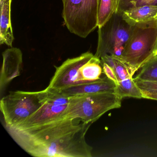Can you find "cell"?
I'll use <instances>...</instances> for the list:
<instances>
[{
	"label": "cell",
	"instance_id": "1",
	"mask_svg": "<svg viewBox=\"0 0 157 157\" xmlns=\"http://www.w3.org/2000/svg\"><path fill=\"white\" fill-rule=\"evenodd\" d=\"M92 123L60 117L42 124L6 128L26 152L37 157H91L93 148L85 136Z\"/></svg>",
	"mask_w": 157,
	"mask_h": 157
},
{
	"label": "cell",
	"instance_id": "2",
	"mask_svg": "<svg viewBox=\"0 0 157 157\" xmlns=\"http://www.w3.org/2000/svg\"><path fill=\"white\" fill-rule=\"evenodd\" d=\"M56 71L46 88L54 91L70 86L96 81L103 73L101 59L90 52L68 59Z\"/></svg>",
	"mask_w": 157,
	"mask_h": 157
},
{
	"label": "cell",
	"instance_id": "3",
	"mask_svg": "<svg viewBox=\"0 0 157 157\" xmlns=\"http://www.w3.org/2000/svg\"><path fill=\"white\" fill-rule=\"evenodd\" d=\"M157 20L135 25L119 59L133 76L146 63L156 56Z\"/></svg>",
	"mask_w": 157,
	"mask_h": 157
},
{
	"label": "cell",
	"instance_id": "4",
	"mask_svg": "<svg viewBox=\"0 0 157 157\" xmlns=\"http://www.w3.org/2000/svg\"><path fill=\"white\" fill-rule=\"evenodd\" d=\"M121 100L114 92L71 96L63 117L93 124L108 111L120 108Z\"/></svg>",
	"mask_w": 157,
	"mask_h": 157
},
{
	"label": "cell",
	"instance_id": "5",
	"mask_svg": "<svg viewBox=\"0 0 157 157\" xmlns=\"http://www.w3.org/2000/svg\"><path fill=\"white\" fill-rule=\"evenodd\" d=\"M62 18L68 30L86 38L98 27V0H62Z\"/></svg>",
	"mask_w": 157,
	"mask_h": 157
},
{
	"label": "cell",
	"instance_id": "6",
	"mask_svg": "<svg viewBox=\"0 0 157 157\" xmlns=\"http://www.w3.org/2000/svg\"><path fill=\"white\" fill-rule=\"evenodd\" d=\"M44 104L42 91L11 92L1 100L5 127L14 128L24 122Z\"/></svg>",
	"mask_w": 157,
	"mask_h": 157
},
{
	"label": "cell",
	"instance_id": "7",
	"mask_svg": "<svg viewBox=\"0 0 157 157\" xmlns=\"http://www.w3.org/2000/svg\"><path fill=\"white\" fill-rule=\"evenodd\" d=\"M134 25L125 21L119 12L98 28V41L94 56L101 59L105 55L120 58L133 31Z\"/></svg>",
	"mask_w": 157,
	"mask_h": 157
},
{
	"label": "cell",
	"instance_id": "8",
	"mask_svg": "<svg viewBox=\"0 0 157 157\" xmlns=\"http://www.w3.org/2000/svg\"><path fill=\"white\" fill-rule=\"evenodd\" d=\"M42 91L44 104L24 122L14 128H24L42 124L63 117L69 103V97L50 91Z\"/></svg>",
	"mask_w": 157,
	"mask_h": 157
},
{
	"label": "cell",
	"instance_id": "9",
	"mask_svg": "<svg viewBox=\"0 0 157 157\" xmlns=\"http://www.w3.org/2000/svg\"><path fill=\"white\" fill-rule=\"evenodd\" d=\"M2 55L3 62L0 75L1 91L13 79L21 75L23 65L22 53L19 48L6 49Z\"/></svg>",
	"mask_w": 157,
	"mask_h": 157
},
{
	"label": "cell",
	"instance_id": "10",
	"mask_svg": "<svg viewBox=\"0 0 157 157\" xmlns=\"http://www.w3.org/2000/svg\"><path fill=\"white\" fill-rule=\"evenodd\" d=\"M116 86V84L105 76L96 81L49 91L71 97L104 92H114Z\"/></svg>",
	"mask_w": 157,
	"mask_h": 157
},
{
	"label": "cell",
	"instance_id": "11",
	"mask_svg": "<svg viewBox=\"0 0 157 157\" xmlns=\"http://www.w3.org/2000/svg\"><path fill=\"white\" fill-rule=\"evenodd\" d=\"M131 25L144 23L157 19V6L145 5L118 11Z\"/></svg>",
	"mask_w": 157,
	"mask_h": 157
},
{
	"label": "cell",
	"instance_id": "12",
	"mask_svg": "<svg viewBox=\"0 0 157 157\" xmlns=\"http://www.w3.org/2000/svg\"><path fill=\"white\" fill-rule=\"evenodd\" d=\"M12 2V0H0V44H5L10 47L14 40L11 19Z\"/></svg>",
	"mask_w": 157,
	"mask_h": 157
},
{
	"label": "cell",
	"instance_id": "13",
	"mask_svg": "<svg viewBox=\"0 0 157 157\" xmlns=\"http://www.w3.org/2000/svg\"><path fill=\"white\" fill-rule=\"evenodd\" d=\"M120 0H98V27L104 25L117 13Z\"/></svg>",
	"mask_w": 157,
	"mask_h": 157
},
{
	"label": "cell",
	"instance_id": "14",
	"mask_svg": "<svg viewBox=\"0 0 157 157\" xmlns=\"http://www.w3.org/2000/svg\"><path fill=\"white\" fill-rule=\"evenodd\" d=\"M114 92L121 99L126 97L137 99L143 98L141 91L136 84L133 77L118 82Z\"/></svg>",
	"mask_w": 157,
	"mask_h": 157
},
{
	"label": "cell",
	"instance_id": "15",
	"mask_svg": "<svg viewBox=\"0 0 157 157\" xmlns=\"http://www.w3.org/2000/svg\"><path fill=\"white\" fill-rule=\"evenodd\" d=\"M101 61L110 66L113 69L118 82L127 78L133 77L127 66L118 58L110 55H105L101 58Z\"/></svg>",
	"mask_w": 157,
	"mask_h": 157
},
{
	"label": "cell",
	"instance_id": "16",
	"mask_svg": "<svg viewBox=\"0 0 157 157\" xmlns=\"http://www.w3.org/2000/svg\"><path fill=\"white\" fill-rule=\"evenodd\" d=\"M135 78L146 80H157V56L145 64Z\"/></svg>",
	"mask_w": 157,
	"mask_h": 157
},
{
	"label": "cell",
	"instance_id": "17",
	"mask_svg": "<svg viewBox=\"0 0 157 157\" xmlns=\"http://www.w3.org/2000/svg\"><path fill=\"white\" fill-rule=\"evenodd\" d=\"M142 94V97L148 99L151 96L157 95V80H146L134 78Z\"/></svg>",
	"mask_w": 157,
	"mask_h": 157
},
{
	"label": "cell",
	"instance_id": "18",
	"mask_svg": "<svg viewBox=\"0 0 157 157\" xmlns=\"http://www.w3.org/2000/svg\"><path fill=\"white\" fill-rule=\"evenodd\" d=\"M145 5L157 6V0H120L118 11Z\"/></svg>",
	"mask_w": 157,
	"mask_h": 157
},
{
	"label": "cell",
	"instance_id": "19",
	"mask_svg": "<svg viewBox=\"0 0 157 157\" xmlns=\"http://www.w3.org/2000/svg\"><path fill=\"white\" fill-rule=\"evenodd\" d=\"M101 64L103 73L105 76L117 85L118 83V80L113 69L106 63L101 62Z\"/></svg>",
	"mask_w": 157,
	"mask_h": 157
},
{
	"label": "cell",
	"instance_id": "20",
	"mask_svg": "<svg viewBox=\"0 0 157 157\" xmlns=\"http://www.w3.org/2000/svg\"><path fill=\"white\" fill-rule=\"evenodd\" d=\"M148 99H150V100H156V101H157V95H154V96H151Z\"/></svg>",
	"mask_w": 157,
	"mask_h": 157
},
{
	"label": "cell",
	"instance_id": "21",
	"mask_svg": "<svg viewBox=\"0 0 157 157\" xmlns=\"http://www.w3.org/2000/svg\"><path fill=\"white\" fill-rule=\"evenodd\" d=\"M155 55L156 56H157V42H156V46H155Z\"/></svg>",
	"mask_w": 157,
	"mask_h": 157
}]
</instances>
